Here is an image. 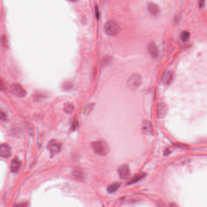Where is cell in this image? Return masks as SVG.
<instances>
[{
    "instance_id": "cell-4",
    "label": "cell",
    "mask_w": 207,
    "mask_h": 207,
    "mask_svg": "<svg viewBox=\"0 0 207 207\" xmlns=\"http://www.w3.org/2000/svg\"><path fill=\"white\" fill-rule=\"evenodd\" d=\"M61 144L56 140H51L47 144V149L52 156L59 154L61 149Z\"/></svg>"
},
{
    "instance_id": "cell-16",
    "label": "cell",
    "mask_w": 207,
    "mask_h": 207,
    "mask_svg": "<svg viewBox=\"0 0 207 207\" xmlns=\"http://www.w3.org/2000/svg\"><path fill=\"white\" fill-rule=\"evenodd\" d=\"M190 37V33L187 30H184L181 33L180 38L183 42H187Z\"/></svg>"
},
{
    "instance_id": "cell-3",
    "label": "cell",
    "mask_w": 207,
    "mask_h": 207,
    "mask_svg": "<svg viewBox=\"0 0 207 207\" xmlns=\"http://www.w3.org/2000/svg\"><path fill=\"white\" fill-rule=\"evenodd\" d=\"M142 84V77L138 74H133L128 80L127 85L130 89L135 90L138 89Z\"/></svg>"
},
{
    "instance_id": "cell-9",
    "label": "cell",
    "mask_w": 207,
    "mask_h": 207,
    "mask_svg": "<svg viewBox=\"0 0 207 207\" xmlns=\"http://www.w3.org/2000/svg\"><path fill=\"white\" fill-rule=\"evenodd\" d=\"M142 131L143 133L148 135L152 136L154 135L152 124L150 121H149L148 120L143 121V124H142Z\"/></svg>"
},
{
    "instance_id": "cell-14",
    "label": "cell",
    "mask_w": 207,
    "mask_h": 207,
    "mask_svg": "<svg viewBox=\"0 0 207 207\" xmlns=\"http://www.w3.org/2000/svg\"><path fill=\"white\" fill-rule=\"evenodd\" d=\"M73 176L74 177L75 179L78 181H82L85 178L83 173L78 170H75L73 172Z\"/></svg>"
},
{
    "instance_id": "cell-22",
    "label": "cell",
    "mask_w": 207,
    "mask_h": 207,
    "mask_svg": "<svg viewBox=\"0 0 207 207\" xmlns=\"http://www.w3.org/2000/svg\"><path fill=\"white\" fill-rule=\"evenodd\" d=\"M78 121L77 120H75L73 123V127H72V129L73 130H75L77 128H78Z\"/></svg>"
},
{
    "instance_id": "cell-10",
    "label": "cell",
    "mask_w": 207,
    "mask_h": 207,
    "mask_svg": "<svg viewBox=\"0 0 207 207\" xmlns=\"http://www.w3.org/2000/svg\"><path fill=\"white\" fill-rule=\"evenodd\" d=\"M168 111L167 106L164 103H160L157 106V116L160 118L165 117Z\"/></svg>"
},
{
    "instance_id": "cell-11",
    "label": "cell",
    "mask_w": 207,
    "mask_h": 207,
    "mask_svg": "<svg viewBox=\"0 0 207 207\" xmlns=\"http://www.w3.org/2000/svg\"><path fill=\"white\" fill-rule=\"evenodd\" d=\"M173 79V73L170 71H165L162 77V81L165 85H170Z\"/></svg>"
},
{
    "instance_id": "cell-8",
    "label": "cell",
    "mask_w": 207,
    "mask_h": 207,
    "mask_svg": "<svg viewBox=\"0 0 207 207\" xmlns=\"http://www.w3.org/2000/svg\"><path fill=\"white\" fill-rule=\"evenodd\" d=\"M148 49L150 55L153 59H156L157 57H158L159 55V51L157 46L154 42L149 43V44L148 45Z\"/></svg>"
},
{
    "instance_id": "cell-13",
    "label": "cell",
    "mask_w": 207,
    "mask_h": 207,
    "mask_svg": "<svg viewBox=\"0 0 207 207\" xmlns=\"http://www.w3.org/2000/svg\"><path fill=\"white\" fill-rule=\"evenodd\" d=\"M148 9L149 12L152 15H157L159 14L160 9L159 7L154 2H149L148 4Z\"/></svg>"
},
{
    "instance_id": "cell-5",
    "label": "cell",
    "mask_w": 207,
    "mask_h": 207,
    "mask_svg": "<svg viewBox=\"0 0 207 207\" xmlns=\"http://www.w3.org/2000/svg\"><path fill=\"white\" fill-rule=\"evenodd\" d=\"M11 92L19 98H23L26 95V92L25 89L18 83H14L11 86Z\"/></svg>"
},
{
    "instance_id": "cell-7",
    "label": "cell",
    "mask_w": 207,
    "mask_h": 207,
    "mask_svg": "<svg viewBox=\"0 0 207 207\" xmlns=\"http://www.w3.org/2000/svg\"><path fill=\"white\" fill-rule=\"evenodd\" d=\"M11 156V149L7 144L0 145V156L3 158H9Z\"/></svg>"
},
{
    "instance_id": "cell-24",
    "label": "cell",
    "mask_w": 207,
    "mask_h": 207,
    "mask_svg": "<svg viewBox=\"0 0 207 207\" xmlns=\"http://www.w3.org/2000/svg\"><path fill=\"white\" fill-rule=\"evenodd\" d=\"M95 15L97 16V18H99V9H98V7L96 6V8H95Z\"/></svg>"
},
{
    "instance_id": "cell-19",
    "label": "cell",
    "mask_w": 207,
    "mask_h": 207,
    "mask_svg": "<svg viewBox=\"0 0 207 207\" xmlns=\"http://www.w3.org/2000/svg\"><path fill=\"white\" fill-rule=\"evenodd\" d=\"M94 107V104H87L86 106H85L83 109H82V111H81V112L84 114H88L89 113H90V112L92 111V108Z\"/></svg>"
},
{
    "instance_id": "cell-17",
    "label": "cell",
    "mask_w": 207,
    "mask_h": 207,
    "mask_svg": "<svg viewBox=\"0 0 207 207\" xmlns=\"http://www.w3.org/2000/svg\"><path fill=\"white\" fill-rule=\"evenodd\" d=\"M74 107L73 104L67 103L64 104V111L67 114H71L74 111Z\"/></svg>"
},
{
    "instance_id": "cell-18",
    "label": "cell",
    "mask_w": 207,
    "mask_h": 207,
    "mask_svg": "<svg viewBox=\"0 0 207 207\" xmlns=\"http://www.w3.org/2000/svg\"><path fill=\"white\" fill-rule=\"evenodd\" d=\"M145 176V174H144V173L137 174V175H136L135 176H134V178H133L131 180V181H130L128 182V185H131V184L134 183L138 182L139 180H140V179H142V178H144Z\"/></svg>"
},
{
    "instance_id": "cell-23",
    "label": "cell",
    "mask_w": 207,
    "mask_h": 207,
    "mask_svg": "<svg viewBox=\"0 0 207 207\" xmlns=\"http://www.w3.org/2000/svg\"><path fill=\"white\" fill-rule=\"evenodd\" d=\"M4 83L0 80V90H3L4 89Z\"/></svg>"
},
{
    "instance_id": "cell-1",
    "label": "cell",
    "mask_w": 207,
    "mask_h": 207,
    "mask_svg": "<svg viewBox=\"0 0 207 207\" xmlns=\"http://www.w3.org/2000/svg\"><path fill=\"white\" fill-rule=\"evenodd\" d=\"M104 30L108 35L114 37L120 33V27L116 21L109 20L104 24Z\"/></svg>"
},
{
    "instance_id": "cell-21",
    "label": "cell",
    "mask_w": 207,
    "mask_h": 207,
    "mask_svg": "<svg viewBox=\"0 0 207 207\" xmlns=\"http://www.w3.org/2000/svg\"><path fill=\"white\" fill-rule=\"evenodd\" d=\"M205 5V0H199V6L200 8H204Z\"/></svg>"
},
{
    "instance_id": "cell-20",
    "label": "cell",
    "mask_w": 207,
    "mask_h": 207,
    "mask_svg": "<svg viewBox=\"0 0 207 207\" xmlns=\"http://www.w3.org/2000/svg\"><path fill=\"white\" fill-rule=\"evenodd\" d=\"M6 120H7V115L2 109H0V120L6 121Z\"/></svg>"
},
{
    "instance_id": "cell-2",
    "label": "cell",
    "mask_w": 207,
    "mask_h": 207,
    "mask_svg": "<svg viewBox=\"0 0 207 207\" xmlns=\"http://www.w3.org/2000/svg\"><path fill=\"white\" fill-rule=\"evenodd\" d=\"M92 148L94 151L99 156H106L109 152V148L106 143L103 141H96L92 143Z\"/></svg>"
},
{
    "instance_id": "cell-15",
    "label": "cell",
    "mask_w": 207,
    "mask_h": 207,
    "mask_svg": "<svg viewBox=\"0 0 207 207\" xmlns=\"http://www.w3.org/2000/svg\"><path fill=\"white\" fill-rule=\"evenodd\" d=\"M120 186V184L118 183H112V184L110 185L109 186H108V187L107 188V191L109 193L112 194L114 192H116L118 190Z\"/></svg>"
},
{
    "instance_id": "cell-12",
    "label": "cell",
    "mask_w": 207,
    "mask_h": 207,
    "mask_svg": "<svg viewBox=\"0 0 207 207\" xmlns=\"http://www.w3.org/2000/svg\"><path fill=\"white\" fill-rule=\"evenodd\" d=\"M21 166V162L18 159V157H15L14 160L12 161L10 168H11V171L13 173H17Z\"/></svg>"
},
{
    "instance_id": "cell-25",
    "label": "cell",
    "mask_w": 207,
    "mask_h": 207,
    "mask_svg": "<svg viewBox=\"0 0 207 207\" xmlns=\"http://www.w3.org/2000/svg\"><path fill=\"white\" fill-rule=\"evenodd\" d=\"M70 1H75L76 0H70Z\"/></svg>"
},
{
    "instance_id": "cell-6",
    "label": "cell",
    "mask_w": 207,
    "mask_h": 207,
    "mask_svg": "<svg viewBox=\"0 0 207 207\" xmlns=\"http://www.w3.org/2000/svg\"><path fill=\"white\" fill-rule=\"evenodd\" d=\"M118 173L121 179H127L130 176L131 172L128 165H123L120 166L118 169Z\"/></svg>"
}]
</instances>
